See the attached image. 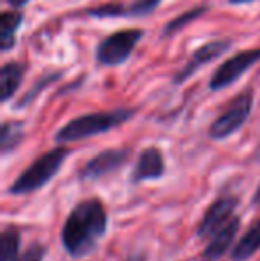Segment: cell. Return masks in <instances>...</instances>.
Here are the masks:
<instances>
[{
    "instance_id": "6da1fadb",
    "label": "cell",
    "mask_w": 260,
    "mask_h": 261,
    "mask_svg": "<svg viewBox=\"0 0 260 261\" xmlns=\"http://www.w3.org/2000/svg\"><path fill=\"white\" fill-rule=\"evenodd\" d=\"M105 231H107V212L104 204L98 199H87L69 212L63 226L61 240L72 258H84L94 251Z\"/></svg>"
},
{
    "instance_id": "7a4b0ae2",
    "label": "cell",
    "mask_w": 260,
    "mask_h": 261,
    "mask_svg": "<svg viewBox=\"0 0 260 261\" xmlns=\"http://www.w3.org/2000/svg\"><path fill=\"white\" fill-rule=\"evenodd\" d=\"M135 110L132 109H116L107 112H93L80 116L66 123L56 134V142H75L82 139H89L93 135L105 134L116 126H122L123 123L134 116Z\"/></svg>"
},
{
    "instance_id": "3957f363",
    "label": "cell",
    "mask_w": 260,
    "mask_h": 261,
    "mask_svg": "<svg viewBox=\"0 0 260 261\" xmlns=\"http://www.w3.org/2000/svg\"><path fill=\"white\" fill-rule=\"evenodd\" d=\"M69 155L68 148H54L52 151L45 153L38 158L32 165H29L23 172L16 178V181L9 187V194L23 196L45 187L57 172L61 171L64 160Z\"/></svg>"
},
{
    "instance_id": "277c9868",
    "label": "cell",
    "mask_w": 260,
    "mask_h": 261,
    "mask_svg": "<svg viewBox=\"0 0 260 261\" xmlns=\"http://www.w3.org/2000/svg\"><path fill=\"white\" fill-rule=\"evenodd\" d=\"M251 107H253V94L251 91L241 93L235 100L230 103L228 109L210 124L208 135L214 141H223V139L230 137L232 134H235L250 117Z\"/></svg>"
},
{
    "instance_id": "5b68a950",
    "label": "cell",
    "mask_w": 260,
    "mask_h": 261,
    "mask_svg": "<svg viewBox=\"0 0 260 261\" xmlns=\"http://www.w3.org/2000/svg\"><path fill=\"white\" fill-rule=\"evenodd\" d=\"M141 38L143 31H139V29H127V31L114 32L98 45L97 61L104 66L123 64L134 52Z\"/></svg>"
},
{
    "instance_id": "8992f818",
    "label": "cell",
    "mask_w": 260,
    "mask_h": 261,
    "mask_svg": "<svg viewBox=\"0 0 260 261\" xmlns=\"http://www.w3.org/2000/svg\"><path fill=\"white\" fill-rule=\"evenodd\" d=\"M260 61V48L255 50H244V52L235 54L233 57H230L228 61H225L218 69L214 71L210 79V89L219 91L225 87L232 86L239 76H243L248 69L253 64H257Z\"/></svg>"
},
{
    "instance_id": "52a82bcc",
    "label": "cell",
    "mask_w": 260,
    "mask_h": 261,
    "mask_svg": "<svg viewBox=\"0 0 260 261\" xmlns=\"http://www.w3.org/2000/svg\"><path fill=\"white\" fill-rule=\"evenodd\" d=\"M130 155V149L122 148V149H105V151L98 153L97 156H93L80 171V178L82 179H100L104 176L111 174V172L118 171L123 164L127 162V158Z\"/></svg>"
},
{
    "instance_id": "ba28073f",
    "label": "cell",
    "mask_w": 260,
    "mask_h": 261,
    "mask_svg": "<svg viewBox=\"0 0 260 261\" xmlns=\"http://www.w3.org/2000/svg\"><path fill=\"white\" fill-rule=\"evenodd\" d=\"M239 199L232 196L221 197V199L214 201L210 208L205 212L203 219H201L200 226H198V237H214L225 224H228L233 219V212L237 208Z\"/></svg>"
},
{
    "instance_id": "9c48e42d",
    "label": "cell",
    "mask_w": 260,
    "mask_h": 261,
    "mask_svg": "<svg viewBox=\"0 0 260 261\" xmlns=\"http://www.w3.org/2000/svg\"><path fill=\"white\" fill-rule=\"evenodd\" d=\"M232 46V39H216V41H210L207 45L200 46L195 54L191 55L189 62L173 76L175 84H184L189 76H193L200 68H203L205 64L212 62L214 59H218L219 55H223L226 50Z\"/></svg>"
},
{
    "instance_id": "30bf717a",
    "label": "cell",
    "mask_w": 260,
    "mask_h": 261,
    "mask_svg": "<svg viewBox=\"0 0 260 261\" xmlns=\"http://www.w3.org/2000/svg\"><path fill=\"white\" fill-rule=\"evenodd\" d=\"M166 172V164L160 149L157 148H146L139 155L137 164L132 171V183H143L150 179H159Z\"/></svg>"
},
{
    "instance_id": "8fae6325",
    "label": "cell",
    "mask_w": 260,
    "mask_h": 261,
    "mask_svg": "<svg viewBox=\"0 0 260 261\" xmlns=\"http://www.w3.org/2000/svg\"><path fill=\"white\" fill-rule=\"evenodd\" d=\"M239 224L241 222L237 217H233L228 224H225V226L212 237L210 244L207 245V249H205V252H203V258L207 261H218L230 249V245L233 244V240H235L237 231H239Z\"/></svg>"
},
{
    "instance_id": "7c38bea8",
    "label": "cell",
    "mask_w": 260,
    "mask_h": 261,
    "mask_svg": "<svg viewBox=\"0 0 260 261\" xmlns=\"http://www.w3.org/2000/svg\"><path fill=\"white\" fill-rule=\"evenodd\" d=\"M23 76V68L18 62H7L4 64L2 73H0V96L2 101H7L11 96H14V93L18 91Z\"/></svg>"
},
{
    "instance_id": "4fadbf2b",
    "label": "cell",
    "mask_w": 260,
    "mask_h": 261,
    "mask_svg": "<svg viewBox=\"0 0 260 261\" xmlns=\"http://www.w3.org/2000/svg\"><path fill=\"white\" fill-rule=\"evenodd\" d=\"M260 249V220L255 226L250 227L246 234L237 242V245L232 251L233 261H248L251 256Z\"/></svg>"
},
{
    "instance_id": "5bb4252c",
    "label": "cell",
    "mask_w": 260,
    "mask_h": 261,
    "mask_svg": "<svg viewBox=\"0 0 260 261\" xmlns=\"http://www.w3.org/2000/svg\"><path fill=\"white\" fill-rule=\"evenodd\" d=\"M21 23V14L20 13H4L0 16V46L4 52L11 50L16 43L14 39V32L18 31Z\"/></svg>"
},
{
    "instance_id": "9a60e30c",
    "label": "cell",
    "mask_w": 260,
    "mask_h": 261,
    "mask_svg": "<svg viewBox=\"0 0 260 261\" xmlns=\"http://www.w3.org/2000/svg\"><path fill=\"white\" fill-rule=\"evenodd\" d=\"M20 242V231L14 227H7L0 237V261H18Z\"/></svg>"
},
{
    "instance_id": "2e32d148",
    "label": "cell",
    "mask_w": 260,
    "mask_h": 261,
    "mask_svg": "<svg viewBox=\"0 0 260 261\" xmlns=\"http://www.w3.org/2000/svg\"><path fill=\"white\" fill-rule=\"evenodd\" d=\"M23 139V128L20 123H4L2 132H0V148H2V155H7L13 151Z\"/></svg>"
},
{
    "instance_id": "e0dca14e",
    "label": "cell",
    "mask_w": 260,
    "mask_h": 261,
    "mask_svg": "<svg viewBox=\"0 0 260 261\" xmlns=\"http://www.w3.org/2000/svg\"><path fill=\"white\" fill-rule=\"evenodd\" d=\"M203 13H205V7H196V9H191V11H187V13L180 14V16L177 18V20L170 21V23L166 25V29H164V36L173 34V32L180 31V29H182V27H185V25H187L189 21L196 20V18H198V16H201Z\"/></svg>"
},
{
    "instance_id": "ac0fdd59",
    "label": "cell",
    "mask_w": 260,
    "mask_h": 261,
    "mask_svg": "<svg viewBox=\"0 0 260 261\" xmlns=\"http://www.w3.org/2000/svg\"><path fill=\"white\" fill-rule=\"evenodd\" d=\"M46 254V247L43 244H32L23 254L18 258V261H43Z\"/></svg>"
},
{
    "instance_id": "d6986e66",
    "label": "cell",
    "mask_w": 260,
    "mask_h": 261,
    "mask_svg": "<svg viewBox=\"0 0 260 261\" xmlns=\"http://www.w3.org/2000/svg\"><path fill=\"white\" fill-rule=\"evenodd\" d=\"M160 0H135L129 7V14H148L159 6Z\"/></svg>"
},
{
    "instance_id": "ffe728a7",
    "label": "cell",
    "mask_w": 260,
    "mask_h": 261,
    "mask_svg": "<svg viewBox=\"0 0 260 261\" xmlns=\"http://www.w3.org/2000/svg\"><path fill=\"white\" fill-rule=\"evenodd\" d=\"M57 76H59V75H50V76H46V79L39 80V84H38V86H36V87H34V91H32V93H27V94H25V98H23V101H21V105H27V103H29V101H31V100H32V98H34V96H36V93H38V91H39V89H41V87L49 86V84H50V82H52V80H56V79H57Z\"/></svg>"
},
{
    "instance_id": "44dd1931",
    "label": "cell",
    "mask_w": 260,
    "mask_h": 261,
    "mask_svg": "<svg viewBox=\"0 0 260 261\" xmlns=\"http://www.w3.org/2000/svg\"><path fill=\"white\" fill-rule=\"evenodd\" d=\"M7 2H9L13 7H21V6H25L29 0H7Z\"/></svg>"
},
{
    "instance_id": "7402d4cb",
    "label": "cell",
    "mask_w": 260,
    "mask_h": 261,
    "mask_svg": "<svg viewBox=\"0 0 260 261\" xmlns=\"http://www.w3.org/2000/svg\"><path fill=\"white\" fill-rule=\"evenodd\" d=\"M125 261H145V256L137 254V256H130V258H127Z\"/></svg>"
},
{
    "instance_id": "603a6c76",
    "label": "cell",
    "mask_w": 260,
    "mask_h": 261,
    "mask_svg": "<svg viewBox=\"0 0 260 261\" xmlns=\"http://www.w3.org/2000/svg\"><path fill=\"white\" fill-rule=\"evenodd\" d=\"M253 203H255V204H258V206H260V187L257 189V192H255V196H253Z\"/></svg>"
},
{
    "instance_id": "cb8c5ba5",
    "label": "cell",
    "mask_w": 260,
    "mask_h": 261,
    "mask_svg": "<svg viewBox=\"0 0 260 261\" xmlns=\"http://www.w3.org/2000/svg\"><path fill=\"white\" fill-rule=\"evenodd\" d=\"M232 4H246V2H253V0H230Z\"/></svg>"
}]
</instances>
